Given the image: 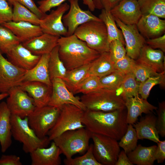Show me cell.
Here are the masks:
<instances>
[{
    "label": "cell",
    "mask_w": 165,
    "mask_h": 165,
    "mask_svg": "<svg viewBox=\"0 0 165 165\" xmlns=\"http://www.w3.org/2000/svg\"><path fill=\"white\" fill-rule=\"evenodd\" d=\"M125 109L110 112L85 111L82 120L85 128L92 133L119 140L127 130Z\"/></svg>",
    "instance_id": "1"
},
{
    "label": "cell",
    "mask_w": 165,
    "mask_h": 165,
    "mask_svg": "<svg viewBox=\"0 0 165 165\" xmlns=\"http://www.w3.org/2000/svg\"><path fill=\"white\" fill-rule=\"evenodd\" d=\"M57 46L60 57L67 70L90 64L101 54L90 48L74 34L60 37Z\"/></svg>",
    "instance_id": "2"
},
{
    "label": "cell",
    "mask_w": 165,
    "mask_h": 165,
    "mask_svg": "<svg viewBox=\"0 0 165 165\" xmlns=\"http://www.w3.org/2000/svg\"><path fill=\"white\" fill-rule=\"evenodd\" d=\"M86 110L110 112L126 109V98L120 87L113 90L104 88L87 94L80 98Z\"/></svg>",
    "instance_id": "3"
},
{
    "label": "cell",
    "mask_w": 165,
    "mask_h": 165,
    "mask_svg": "<svg viewBox=\"0 0 165 165\" xmlns=\"http://www.w3.org/2000/svg\"><path fill=\"white\" fill-rule=\"evenodd\" d=\"M12 137L23 144L24 152L30 153L38 148H45L50 141L48 137L39 138L29 126L27 117L24 118L14 115L11 116Z\"/></svg>",
    "instance_id": "4"
},
{
    "label": "cell",
    "mask_w": 165,
    "mask_h": 165,
    "mask_svg": "<svg viewBox=\"0 0 165 165\" xmlns=\"http://www.w3.org/2000/svg\"><path fill=\"white\" fill-rule=\"evenodd\" d=\"M91 133L85 127L66 131L53 140L68 159L77 153L84 154L88 150Z\"/></svg>",
    "instance_id": "5"
},
{
    "label": "cell",
    "mask_w": 165,
    "mask_h": 165,
    "mask_svg": "<svg viewBox=\"0 0 165 165\" xmlns=\"http://www.w3.org/2000/svg\"><path fill=\"white\" fill-rule=\"evenodd\" d=\"M91 49L101 54L109 51L106 27L101 21L91 20L79 26L74 34Z\"/></svg>",
    "instance_id": "6"
},
{
    "label": "cell",
    "mask_w": 165,
    "mask_h": 165,
    "mask_svg": "<svg viewBox=\"0 0 165 165\" xmlns=\"http://www.w3.org/2000/svg\"><path fill=\"white\" fill-rule=\"evenodd\" d=\"M60 109L55 124L47 134L50 141L66 131L85 127L82 123L85 111L71 104H65Z\"/></svg>",
    "instance_id": "7"
},
{
    "label": "cell",
    "mask_w": 165,
    "mask_h": 165,
    "mask_svg": "<svg viewBox=\"0 0 165 165\" xmlns=\"http://www.w3.org/2000/svg\"><path fill=\"white\" fill-rule=\"evenodd\" d=\"M60 110L59 108L49 105L36 107L27 117L29 126L39 138H44L55 124Z\"/></svg>",
    "instance_id": "8"
},
{
    "label": "cell",
    "mask_w": 165,
    "mask_h": 165,
    "mask_svg": "<svg viewBox=\"0 0 165 165\" xmlns=\"http://www.w3.org/2000/svg\"><path fill=\"white\" fill-rule=\"evenodd\" d=\"M93 152L97 161L101 165H115L120 151L117 141L112 138L92 133Z\"/></svg>",
    "instance_id": "9"
},
{
    "label": "cell",
    "mask_w": 165,
    "mask_h": 165,
    "mask_svg": "<svg viewBox=\"0 0 165 165\" xmlns=\"http://www.w3.org/2000/svg\"><path fill=\"white\" fill-rule=\"evenodd\" d=\"M8 94L6 102L11 115L24 118L35 109L36 106L33 98L19 86L12 88Z\"/></svg>",
    "instance_id": "10"
},
{
    "label": "cell",
    "mask_w": 165,
    "mask_h": 165,
    "mask_svg": "<svg viewBox=\"0 0 165 165\" xmlns=\"http://www.w3.org/2000/svg\"><path fill=\"white\" fill-rule=\"evenodd\" d=\"M27 70L19 68L2 55L0 50V93H7L23 82Z\"/></svg>",
    "instance_id": "11"
},
{
    "label": "cell",
    "mask_w": 165,
    "mask_h": 165,
    "mask_svg": "<svg viewBox=\"0 0 165 165\" xmlns=\"http://www.w3.org/2000/svg\"><path fill=\"white\" fill-rule=\"evenodd\" d=\"M69 6L67 3H63L40 19L39 25L43 33L60 37L67 36V29L63 24L62 18Z\"/></svg>",
    "instance_id": "12"
},
{
    "label": "cell",
    "mask_w": 165,
    "mask_h": 165,
    "mask_svg": "<svg viewBox=\"0 0 165 165\" xmlns=\"http://www.w3.org/2000/svg\"><path fill=\"white\" fill-rule=\"evenodd\" d=\"M70 3L68 13L64 15L62 21L67 29V36L74 34L76 28L80 25L91 20L101 21L90 11L82 9L79 5V0H68Z\"/></svg>",
    "instance_id": "13"
},
{
    "label": "cell",
    "mask_w": 165,
    "mask_h": 165,
    "mask_svg": "<svg viewBox=\"0 0 165 165\" xmlns=\"http://www.w3.org/2000/svg\"><path fill=\"white\" fill-rule=\"evenodd\" d=\"M114 18L122 33L127 55L134 60H137L141 49L146 44L145 38L140 34L136 24H126Z\"/></svg>",
    "instance_id": "14"
},
{
    "label": "cell",
    "mask_w": 165,
    "mask_h": 165,
    "mask_svg": "<svg viewBox=\"0 0 165 165\" xmlns=\"http://www.w3.org/2000/svg\"><path fill=\"white\" fill-rule=\"evenodd\" d=\"M52 93L49 105L61 108L65 104H71L86 111V109L80 100L67 88L62 79L55 78L51 80Z\"/></svg>",
    "instance_id": "15"
},
{
    "label": "cell",
    "mask_w": 165,
    "mask_h": 165,
    "mask_svg": "<svg viewBox=\"0 0 165 165\" xmlns=\"http://www.w3.org/2000/svg\"><path fill=\"white\" fill-rule=\"evenodd\" d=\"M110 12L114 18L127 25L136 24L142 15L137 0H122Z\"/></svg>",
    "instance_id": "16"
},
{
    "label": "cell",
    "mask_w": 165,
    "mask_h": 165,
    "mask_svg": "<svg viewBox=\"0 0 165 165\" xmlns=\"http://www.w3.org/2000/svg\"><path fill=\"white\" fill-rule=\"evenodd\" d=\"M19 86L33 98L36 107L48 105L52 93V86L39 82L24 81Z\"/></svg>",
    "instance_id": "17"
},
{
    "label": "cell",
    "mask_w": 165,
    "mask_h": 165,
    "mask_svg": "<svg viewBox=\"0 0 165 165\" xmlns=\"http://www.w3.org/2000/svg\"><path fill=\"white\" fill-rule=\"evenodd\" d=\"M6 55L8 60L13 65L27 71L37 64L41 56L32 53L22 43L13 46Z\"/></svg>",
    "instance_id": "18"
},
{
    "label": "cell",
    "mask_w": 165,
    "mask_h": 165,
    "mask_svg": "<svg viewBox=\"0 0 165 165\" xmlns=\"http://www.w3.org/2000/svg\"><path fill=\"white\" fill-rule=\"evenodd\" d=\"M136 25L140 34L147 39L162 35L165 30V20L152 15H142Z\"/></svg>",
    "instance_id": "19"
},
{
    "label": "cell",
    "mask_w": 165,
    "mask_h": 165,
    "mask_svg": "<svg viewBox=\"0 0 165 165\" xmlns=\"http://www.w3.org/2000/svg\"><path fill=\"white\" fill-rule=\"evenodd\" d=\"M136 62L155 71L158 73L165 72L164 52L159 49H153L146 44L141 49Z\"/></svg>",
    "instance_id": "20"
},
{
    "label": "cell",
    "mask_w": 165,
    "mask_h": 165,
    "mask_svg": "<svg viewBox=\"0 0 165 165\" xmlns=\"http://www.w3.org/2000/svg\"><path fill=\"white\" fill-rule=\"evenodd\" d=\"M31 165H60L62 153L53 141L48 148H38L30 153Z\"/></svg>",
    "instance_id": "21"
},
{
    "label": "cell",
    "mask_w": 165,
    "mask_h": 165,
    "mask_svg": "<svg viewBox=\"0 0 165 165\" xmlns=\"http://www.w3.org/2000/svg\"><path fill=\"white\" fill-rule=\"evenodd\" d=\"M59 37L43 33L22 43L33 54L41 56L50 53L57 45Z\"/></svg>",
    "instance_id": "22"
},
{
    "label": "cell",
    "mask_w": 165,
    "mask_h": 165,
    "mask_svg": "<svg viewBox=\"0 0 165 165\" xmlns=\"http://www.w3.org/2000/svg\"><path fill=\"white\" fill-rule=\"evenodd\" d=\"M125 105L127 108V123L132 125L135 123L142 113L152 112L158 108L149 103L147 99L140 98L139 96L126 98Z\"/></svg>",
    "instance_id": "23"
},
{
    "label": "cell",
    "mask_w": 165,
    "mask_h": 165,
    "mask_svg": "<svg viewBox=\"0 0 165 165\" xmlns=\"http://www.w3.org/2000/svg\"><path fill=\"white\" fill-rule=\"evenodd\" d=\"M133 124L138 140L147 139L157 143L160 140L156 126V117L152 112L146 114Z\"/></svg>",
    "instance_id": "24"
},
{
    "label": "cell",
    "mask_w": 165,
    "mask_h": 165,
    "mask_svg": "<svg viewBox=\"0 0 165 165\" xmlns=\"http://www.w3.org/2000/svg\"><path fill=\"white\" fill-rule=\"evenodd\" d=\"M2 25L11 31L21 43L43 33L39 25L28 22H15L12 20Z\"/></svg>",
    "instance_id": "25"
},
{
    "label": "cell",
    "mask_w": 165,
    "mask_h": 165,
    "mask_svg": "<svg viewBox=\"0 0 165 165\" xmlns=\"http://www.w3.org/2000/svg\"><path fill=\"white\" fill-rule=\"evenodd\" d=\"M11 114L6 102L0 103V144L1 150L5 152L12 143L11 131Z\"/></svg>",
    "instance_id": "26"
},
{
    "label": "cell",
    "mask_w": 165,
    "mask_h": 165,
    "mask_svg": "<svg viewBox=\"0 0 165 165\" xmlns=\"http://www.w3.org/2000/svg\"><path fill=\"white\" fill-rule=\"evenodd\" d=\"M50 56V54L42 55L37 64L27 71L23 81L39 82L52 86L49 71Z\"/></svg>",
    "instance_id": "27"
},
{
    "label": "cell",
    "mask_w": 165,
    "mask_h": 165,
    "mask_svg": "<svg viewBox=\"0 0 165 165\" xmlns=\"http://www.w3.org/2000/svg\"><path fill=\"white\" fill-rule=\"evenodd\" d=\"M156 145L145 147L139 144L135 148L127 154L131 163L137 165H152L155 160Z\"/></svg>",
    "instance_id": "28"
},
{
    "label": "cell",
    "mask_w": 165,
    "mask_h": 165,
    "mask_svg": "<svg viewBox=\"0 0 165 165\" xmlns=\"http://www.w3.org/2000/svg\"><path fill=\"white\" fill-rule=\"evenodd\" d=\"M114 63L112 60L109 52H105L91 63L89 70L90 75L100 78L106 76L115 71Z\"/></svg>",
    "instance_id": "29"
},
{
    "label": "cell",
    "mask_w": 165,
    "mask_h": 165,
    "mask_svg": "<svg viewBox=\"0 0 165 165\" xmlns=\"http://www.w3.org/2000/svg\"><path fill=\"white\" fill-rule=\"evenodd\" d=\"M91 63L71 70H67L62 79L68 89L74 94L80 84L89 75Z\"/></svg>",
    "instance_id": "30"
},
{
    "label": "cell",
    "mask_w": 165,
    "mask_h": 165,
    "mask_svg": "<svg viewBox=\"0 0 165 165\" xmlns=\"http://www.w3.org/2000/svg\"><path fill=\"white\" fill-rule=\"evenodd\" d=\"M98 17L105 25L109 43L114 40L118 39L125 45L122 31L117 28L114 18L110 12L102 9Z\"/></svg>",
    "instance_id": "31"
},
{
    "label": "cell",
    "mask_w": 165,
    "mask_h": 165,
    "mask_svg": "<svg viewBox=\"0 0 165 165\" xmlns=\"http://www.w3.org/2000/svg\"><path fill=\"white\" fill-rule=\"evenodd\" d=\"M50 55L48 66L51 81L55 78L63 79L67 70L60 57L57 45L53 50Z\"/></svg>",
    "instance_id": "32"
},
{
    "label": "cell",
    "mask_w": 165,
    "mask_h": 165,
    "mask_svg": "<svg viewBox=\"0 0 165 165\" xmlns=\"http://www.w3.org/2000/svg\"><path fill=\"white\" fill-rule=\"evenodd\" d=\"M142 15L151 14L165 18V0H137Z\"/></svg>",
    "instance_id": "33"
},
{
    "label": "cell",
    "mask_w": 165,
    "mask_h": 165,
    "mask_svg": "<svg viewBox=\"0 0 165 165\" xmlns=\"http://www.w3.org/2000/svg\"><path fill=\"white\" fill-rule=\"evenodd\" d=\"M13 5L12 21L26 22L39 25L40 19L35 13L17 2Z\"/></svg>",
    "instance_id": "34"
},
{
    "label": "cell",
    "mask_w": 165,
    "mask_h": 165,
    "mask_svg": "<svg viewBox=\"0 0 165 165\" xmlns=\"http://www.w3.org/2000/svg\"><path fill=\"white\" fill-rule=\"evenodd\" d=\"M21 43L9 29L0 24V50L7 54L15 46Z\"/></svg>",
    "instance_id": "35"
},
{
    "label": "cell",
    "mask_w": 165,
    "mask_h": 165,
    "mask_svg": "<svg viewBox=\"0 0 165 165\" xmlns=\"http://www.w3.org/2000/svg\"><path fill=\"white\" fill-rule=\"evenodd\" d=\"M138 139L135 130L131 124H128L126 132L118 142L120 147L127 153L134 149L137 145Z\"/></svg>",
    "instance_id": "36"
},
{
    "label": "cell",
    "mask_w": 165,
    "mask_h": 165,
    "mask_svg": "<svg viewBox=\"0 0 165 165\" xmlns=\"http://www.w3.org/2000/svg\"><path fill=\"white\" fill-rule=\"evenodd\" d=\"M165 81V72L160 75L150 77L144 82L139 83L138 94L140 95L142 98L147 99L152 88L157 84L164 86Z\"/></svg>",
    "instance_id": "37"
},
{
    "label": "cell",
    "mask_w": 165,
    "mask_h": 165,
    "mask_svg": "<svg viewBox=\"0 0 165 165\" xmlns=\"http://www.w3.org/2000/svg\"><path fill=\"white\" fill-rule=\"evenodd\" d=\"M65 165H101L95 158L93 152V144L89 145L86 152L82 156L64 160Z\"/></svg>",
    "instance_id": "38"
},
{
    "label": "cell",
    "mask_w": 165,
    "mask_h": 165,
    "mask_svg": "<svg viewBox=\"0 0 165 165\" xmlns=\"http://www.w3.org/2000/svg\"><path fill=\"white\" fill-rule=\"evenodd\" d=\"M125 75L116 70L106 76L100 78L103 88L115 90L121 86Z\"/></svg>",
    "instance_id": "39"
},
{
    "label": "cell",
    "mask_w": 165,
    "mask_h": 165,
    "mask_svg": "<svg viewBox=\"0 0 165 165\" xmlns=\"http://www.w3.org/2000/svg\"><path fill=\"white\" fill-rule=\"evenodd\" d=\"M102 88L100 78L95 75H90L79 86L75 94L79 93L87 94Z\"/></svg>",
    "instance_id": "40"
},
{
    "label": "cell",
    "mask_w": 165,
    "mask_h": 165,
    "mask_svg": "<svg viewBox=\"0 0 165 165\" xmlns=\"http://www.w3.org/2000/svg\"><path fill=\"white\" fill-rule=\"evenodd\" d=\"M139 84L133 73L125 75L120 87L126 99L130 97L138 96Z\"/></svg>",
    "instance_id": "41"
},
{
    "label": "cell",
    "mask_w": 165,
    "mask_h": 165,
    "mask_svg": "<svg viewBox=\"0 0 165 165\" xmlns=\"http://www.w3.org/2000/svg\"><path fill=\"white\" fill-rule=\"evenodd\" d=\"M163 72H157L148 67L136 62L132 73L140 83L150 77L160 75Z\"/></svg>",
    "instance_id": "42"
},
{
    "label": "cell",
    "mask_w": 165,
    "mask_h": 165,
    "mask_svg": "<svg viewBox=\"0 0 165 165\" xmlns=\"http://www.w3.org/2000/svg\"><path fill=\"white\" fill-rule=\"evenodd\" d=\"M125 44L120 40L116 39L109 43V53L114 63L124 57L127 54Z\"/></svg>",
    "instance_id": "43"
},
{
    "label": "cell",
    "mask_w": 165,
    "mask_h": 165,
    "mask_svg": "<svg viewBox=\"0 0 165 165\" xmlns=\"http://www.w3.org/2000/svg\"><path fill=\"white\" fill-rule=\"evenodd\" d=\"M136 61L126 55L122 59L114 63L115 70L117 71L124 75L132 73Z\"/></svg>",
    "instance_id": "44"
},
{
    "label": "cell",
    "mask_w": 165,
    "mask_h": 165,
    "mask_svg": "<svg viewBox=\"0 0 165 165\" xmlns=\"http://www.w3.org/2000/svg\"><path fill=\"white\" fill-rule=\"evenodd\" d=\"M157 114L156 126L157 130L162 137L165 136V103L164 101L159 103L158 108L156 110Z\"/></svg>",
    "instance_id": "45"
},
{
    "label": "cell",
    "mask_w": 165,
    "mask_h": 165,
    "mask_svg": "<svg viewBox=\"0 0 165 165\" xmlns=\"http://www.w3.org/2000/svg\"><path fill=\"white\" fill-rule=\"evenodd\" d=\"M13 9L6 0H0V24L12 20Z\"/></svg>",
    "instance_id": "46"
},
{
    "label": "cell",
    "mask_w": 165,
    "mask_h": 165,
    "mask_svg": "<svg viewBox=\"0 0 165 165\" xmlns=\"http://www.w3.org/2000/svg\"><path fill=\"white\" fill-rule=\"evenodd\" d=\"M66 0H41L38 2V8L42 13L46 14L52 8L58 6Z\"/></svg>",
    "instance_id": "47"
},
{
    "label": "cell",
    "mask_w": 165,
    "mask_h": 165,
    "mask_svg": "<svg viewBox=\"0 0 165 165\" xmlns=\"http://www.w3.org/2000/svg\"><path fill=\"white\" fill-rule=\"evenodd\" d=\"M146 44L155 49H159L165 52V34L152 38L146 39Z\"/></svg>",
    "instance_id": "48"
},
{
    "label": "cell",
    "mask_w": 165,
    "mask_h": 165,
    "mask_svg": "<svg viewBox=\"0 0 165 165\" xmlns=\"http://www.w3.org/2000/svg\"><path fill=\"white\" fill-rule=\"evenodd\" d=\"M95 8L110 11L122 0H93Z\"/></svg>",
    "instance_id": "49"
},
{
    "label": "cell",
    "mask_w": 165,
    "mask_h": 165,
    "mask_svg": "<svg viewBox=\"0 0 165 165\" xmlns=\"http://www.w3.org/2000/svg\"><path fill=\"white\" fill-rule=\"evenodd\" d=\"M36 15L40 19L43 18L46 14L42 13L32 0H16Z\"/></svg>",
    "instance_id": "50"
},
{
    "label": "cell",
    "mask_w": 165,
    "mask_h": 165,
    "mask_svg": "<svg viewBox=\"0 0 165 165\" xmlns=\"http://www.w3.org/2000/svg\"><path fill=\"white\" fill-rule=\"evenodd\" d=\"M20 158L14 155H2L0 158V165H22Z\"/></svg>",
    "instance_id": "51"
},
{
    "label": "cell",
    "mask_w": 165,
    "mask_h": 165,
    "mask_svg": "<svg viewBox=\"0 0 165 165\" xmlns=\"http://www.w3.org/2000/svg\"><path fill=\"white\" fill-rule=\"evenodd\" d=\"M155 158L158 163H162L165 159V141H160L157 143Z\"/></svg>",
    "instance_id": "52"
},
{
    "label": "cell",
    "mask_w": 165,
    "mask_h": 165,
    "mask_svg": "<svg viewBox=\"0 0 165 165\" xmlns=\"http://www.w3.org/2000/svg\"><path fill=\"white\" fill-rule=\"evenodd\" d=\"M127 154L123 150L120 151L115 165H133Z\"/></svg>",
    "instance_id": "53"
},
{
    "label": "cell",
    "mask_w": 165,
    "mask_h": 165,
    "mask_svg": "<svg viewBox=\"0 0 165 165\" xmlns=\"http://www.w3.org/2000/svg\"><path fill=\"white\" fill-rule=\"evenodd\" d=\"M83 3L86 5L91 11H94L95 8L93 0H82Z\"/></svg>",
    "instance_id": "54"
},
{
    "label": "cell",
    "mask_w": 165,
    "mask_h": 165,
    "mask_svg": "<svg viewBox=\"0 0 165 165\" xmlns=\"http://www.w3.org/2000/svg\"><path fill=\"white\" fill-rule=\"evenodd\" d=\"M7 93H1L0 94V101L8 96Z\"/></svg>",
    "instance_id": "55"
},
{
    "label": "cell",
    "mask_w": 165,
    "mask_h": 165,
    "mask_svg": "<svg viewBox=\"0 0 165 165\" xmlns=\"http://www.w3.org/2000/svg\"><path fill=\"white\" fill-rule=\"evenodd\" d=\"M11 4L13 5L14 3L16 2V0H6Z\"/></svg>",
    "instance_id": "56"
}]
</instances>
